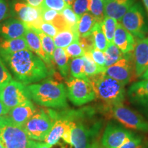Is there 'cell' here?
<instances>
[{
    "instance_id": "bcb514c9",
    "label": "cell",
    "mask_w": 148,
    "mask_h": 148,
    "mask_svg": "<svg viewBox=\"0 0 148 148\" xmlns=\"http://www.w3.org/2000/svg\"><path fill=\"white\" fill-rule=\"evenodd\" d=\"M88 148H107L101 143L100 140H94L92 143L90 144Z\"/></svg>"
},
{
    "instance_id": "ac0fdd59",
    "label": "cell",
    "mask_w": 148,
    "mask_h": 148,
    "mask_svg": "<svg viewBox=\"0 0 148 148\" xmlns=\"http://www.w3.org/2000/svg\"><path fill=\"white\" fill-rule=\"evenodd\" d=\"M38 109L31 100H28L17 106L10 109L7 116L14 124L22 127L30 119Z\"/></svg>"
},
{
    "instance_id": "60d3db41",
    "label": "cell",
    "mask_w": 148,
    "mask_h": 148,
    "mask_svg": "<svg viewBox=\"0 0 148 148\" xmlns=\"http://www.w3.org/2000/svg\"><path fill=\"white\" fill-rule=\"evenodd\" d=\"M12 17L8 0H0V22Z\"/></svg>"
},
{
    "instance_id": "f907efd6",
    "label": "cell",
    "mask_w": 148,
    "mask_h": 148,
    "mask_svg": "<svg viewBox=\"0 0 148 148\" xmlns=\"http://www.w3.org/2000/svg\"><path fill=\"white\" fill-rule=\"evenodd\" d=\"M142 79H148V69H147L145 73L143 74V75L141 76Z\"/></svg>"
},
{
    "instance_id": "4fadbf2b",
    "label": "cell",
    "mask_w": 148,
    "mask_h": 148,
    "mask_svg": "<svg viewBox=\"0 0 148 148\" xmlns=\"http://www.w3.org/2000/svg\"><path fill=\"white\" fill-rule=\"evenodd\" d=\"M133 73H134L132 51L124 53L121 59L112 65L106 67L104 73L125 86L130 82Z\"/></svg>"
},
{
    "instance_id": "4316f807",
    "label": "cell",
    "mask_w": 148,
    "mask_h": 148,
    "mask_svg": "<svg viewBox=\"0 0 148 148\" xmlns=\"http://www.w3.org/2000/svg\"><path fill=\"white\" fill-rule=\"evenodd\" d=\"M104 54L106 57V67L114 64L124 56V53L113 42L108 43Z\"/></svg>"
},
{
    "instance_id": "ffe728a7",
    "label": "cell",
    "mask_w": 148,
    "mask_h": 148,
    "mask_svg": "<svg viewBox=\"0 0 148 148\" xmlns=\"http://www.w3.org/2000/svg\"><path fill=\"white\" fill-rule=\"evenodd\" d=\"M135 1L136 0H109L104 5L105 15L115 18L120 22L123 16Z\"/></svg>"
},
{
    "instance_id": "30bf717a",
    "label": "cell",
    "mask_w": 148,
    "mask_h": 148,
    "mask_svg": "<svg viewBox=\"0 0 148 148\" xmlns=\"http://www.w3.org/2000/svg\"><path fill=\"white\" fill-rule=\"evenodd\" d=\"M85 116V115H84ZM84 116L74 120L70 125L69 145L73 148H88L92 140L99 130V123L89 126L82 119Z\"/></svg>"
},
{
    "instance_id": "ee69618b",
    "label": "cell",
    "mask_w": 148,
    "mask_h": 148,
    "mask_svg": "<svg viewBox=\"0 0 148 148\" xmlns=\"http://www.w3.org/2000/svg\"><path fill=\"white\" fill-rule=\"evenodd\" d=\"M22 1L27 3V4L32 5L33 7L39 8L41 5L43 0H22Z\"/></svg>"
},
{
    "instance_id": "816d5d0a",
    "label": "cell",
    "mask_w": 148,
    "mask_h": 148,
    "mask_svg": "<svg viewBox=\"0 0 148 148\" xmlns=\"http://www.w3.org/2000/svg\"><path fill=\"white\" fill-rule=\"evenodd\" d=\"M2 88H3V86H1V85L0 84V96H1V90H2Z\"/></svg>"
},
{
    "instance_id": "b9f144b4",
    "label": "cell",
    "mask_w": 148,
    "mask_h": 148,
    "mask_svg": "<svg viewBox=\"0 0 148 148\" xmlns=\"http://www.w3.org/2000/svg\"><path fill=\"white\" fill-rule=\"evenodd\" d=\"M36 30H39L42 33H44V34L52 37V38H53L59 32L58 29L53 24L45 21H42L40 23L39 27H38V29H36Z\"/></svg>"
},
{
    "instance_id": "7bdbcfd3",
    "label": "cell",
    "mask_w": 148,
    "mask_h": 148,
    "mask_svg": "<svg viewBox=\"0 0 148 148\" xmlns=\"http://www.w3.org/2000/svg\"><path fill=\"white\" fill-rule=\"evenodd\" d=\"M120 148H145V147L142 138L135 134Z\"/></svg>"
},
{
    "instance_id": "9a60e30c",
    "label": "cell",
    "mask_w": 148,
    "mask_h": 148,
    "mask_svg": "<svg viewBox=\"0 0 148 148\" xmlns=\"http://www.w3.org/2000/svg\"><path fill=\"white\" fill-rule=\"evenodd\" d=\"M129 101L148 114V79H143L130 86L127 90Z\"/></svg>"
},
{
    "instance_id": "e0dca14e",
    "label": "cell",
    "mask_w": 148,
    "mask_h": 148,
    "mask_svg": "<svg viewBox=\"0 0 148 148\" xmlns=\"http://www.w3.org/2000/svg\"><path fill=\"white\" fill-rule=\"evenodd\" d=\"M27 29V25L18 18H8L0 22V38L12 39L24 37Z\"/></svg>"
},
{
    "instance_id": "6da1fadb",
    "label": "cell",
    "mask_w": 148,
    "mask_h": 148,
    "mask_svg": "<svg viewBox=\"0 0 148 148\" xmlns=\"http://www.w3.org/2000/svg\"><path fill=\"white\" fill-rule=\"evenodd\" d=\"M0 56L16 80L26 86L47 78L53 73L44 61L30 50L0 53Z\"/></svg>"
},
{
    "instance_id": "7a4b0ae2",
    "label": "cell",
    "mask_w": 148,
    "mask_h": 148,
    "mask_svg": "<svg viewBox=\"0 0 148 148\" xmlns=\"http://www.w3.org/2000/svg\"><path fill=\"white\" fill-rule=\"evenodd\" d=\"M31 99L39 106L62 109L68 106L66 87L62 82L45 78L38 83L27 86Z\"/></svg>"
},
{
    "instance_id": "1f68e13d",
    "label": "cell",
    "mask_w": 148,
    "mask_h": 148,
    "mask_svg": "<svg viewBox=\"0 0 148 148\" xmlns=\"http://www.w3.org/2000/svg\"><path fill=\"white\" fill-rule=\"evenodd\" d=\"M36 32L38 33V36H40V40H41V44L42 47L43 48V50L45 51V52L47 53L49 59L53 61V52H54L56 49V46L53 42V39L52 37L48 36V35L44 34L42 32H40L39 30H36V29H34Z\"/></svg>"
},
{
    "instance_id": "f5cc1de1",
    "label": "cell",
    "mask_w": 148,
    "mask_h": 148,
    "mask_svg": "<svg viewBox=\"0 0 148 148\" xmlns=\"http://www.w3.org/2000/svg\"><path fill=\"white\" fill-rule=\"evenodd\" d=\"M0 148H4V147H3V145H2V143H1V141H0Z\"/></svg>"
},
{
    "instance_id": "7dc6e473",
    "label": "cell",
    "mask_w": 148,
    "mask_h": 148,
    "mask_svg": "<svg viewBox=\"0 0 148 148\" xmlns=\"http://www.w3.org/2000/svg\"><path fill=\"white\" fill-rule=\"evenodd\" d=\"M51 146L45 143H37L36 148H51Z\"/></svg>"
},
{
    "instance_id": "8d00e7d4",
    "label": "cell",
    "mask_w": 148,
    "mask_h": 148,
    "mask_svg": "<svg viewBox=\"0 0 148 148\" xmlns=\"http://www.w3.org/2000/svg\"><path fill=\"white\" fill-rule=\"evenodd\" d=\"M66 6L64 0H43L40 7L61 12Z\"/></svg>"
},
{
    "instance_id": "8992f818",
    "label": "cell",
    "mask_w": 148,
    "mask_h": 148,
    "mask_svg": "<svg viewBox=\"0 0 148 148\" xmlns=\"http://www.w3.org/2000/svg\"><path fill=\"white\" fill-rule=\"evenodd\" d=\"M67 98L73 104L81 106L90 103L96 98L89 78H77L69 77L66 81Z\"/></svg>"
},
{
    "instance_id": "681fc988",
    "label": "cell",
    "mask_w": 148,
    "mask_h": 148,
    "mask_svg": "<svg viewBox=\"0 0 148 148\" xmlns=\"http://www.w3.org/2000/svg\"><path fill=\"white\" fill-rule=\"evenodd\" d=\"M143 3L144 6H145V10L147 11L148 14V0H143Z\"/></svg>"
},
{
    "instance_id": "9c48e42d",
    "label": "cell",
    "mask_w": 148,
    "mask_h": 148,
    "mask_svg": "<svg viewBox=\"0 0 148 148\" xmlns=\"http://www.w3.org/2000/svg\"><path fill=\"white\" fill-rule=\"evenodd\" d=\"M84 115V110H64L62 112L54 110V122L44 142L51 147L56 145L62 138L64 133L69 128L71 122Z\"/></svg>"
},
{
    "instance_id": "db71d44e",
    "label": "cell",
    "mask_w": 148,
    "mask_h": 148,
    "mask_svg": "<svg viewBox=\"0 0 148 148\" xmlns=\"http://www.w3.org/2000/svg\"><path fill=\"white\" fill-rule=\"evenodd\" d=\"M101 1H103V2H104V3H106V2H107V1H109V0H101Z\"/></svg>"
},
{
    "instance_id": "f6af8a7d",
    "label": "cell",
    "mask_w": 148,
    "mask_h": 148,
    "mask_svg": "<svg viewBox=\"0 0 148 148\" xmlns=\"http://www.w3.org/2000/svg\"><path fill=\"white\" fill-rule=\"evenodd\" d=\"M9 109L3 104V103L0 100V116L7 115L9 112Z\"/></svg>"
},
{
    "instance_id": "7c38bea8",
    "label": "cell",
    "mask_w": 148,
    "mask_h": 148,
    "mask_svg": "<svg viewBox=\"0 0 148 148\" xmlns=\"http://www.w3.org/2000/svg\"><path fill=\"white\" fill-rule=\"evenodd\" d=\"M31 99L26 85L14 79L3 86L0 96V100L9 110Z\"/></svg>"
},
{
    "instance_id": "f546056e",
    "label": "cell",
    "mask_w": 148,
    "mask_h": 148,
    "mask_svg": "<svg viewBox=\"0 0 148 148\" xmlns=\"http://www.w3.org/2000/svg\"><path fill=\"white\" fill-rule=\"evenodd\" d=\"M69 71L71 76L77 78H86L84 70V60L82 57L72 58L69 63Z\"/></svg>"
},
{
    "instance_id": "5b68a950",
    "label": "cell",
    "mask_w": 148,
    "mask_h": 148,
    "mask_svg": "<svg viewBox=\"0 0 148 148\" xmlns=\"http://www.w3.org/2000/svg\"><path fill=\"white\" fill-rule=\"evenodd\" d=\"M54 122V110L38 109L22 126L27 136L36 141H45Z\"/></svg>"
},
{
    "instance_id": "4dcf8cb0",
    "label": "cell",
    "mask_w": 148,
    "mask_h": 148,
    "mask_svg": "<svg viewBox=\"0 0 148 148\" xmlns=\"http://www.w3.org/2000/svg\"><path fill=\"white\" fill-rule=\"evenodd\" d=\"M104 5V2L101 0H91L90 1L88 12L95 17L97 23H101L106 16Z\"/></svg>"
},
{
    "instance_id": "277c9868",
    "label": "cell",
    "mask_w": 148,
    "mask_h": 148,
    "mask_svg": "<svg viewBox=\"0 0 148 148\" xmlns=\"http://www.w3.org/2000/svg\"><path fill=\"white\" fill-rule=\"evenodd\" d=\"M0 141L4 148H36L37 144L6 115L0 116Z\"/></svg>"
},
{
    "instance_id": "c3c4849f",
    "label": "cell",
    "mask_w": 148,
    "mask_h": 148,
    "mask_svg": "<svg viewBox=\"0 0 148 148\" xmlns=\"http://www.w3.org/2000/svg\"><path fill=\"white\" fill-rule=\"evenodd\" d=\"M64 1H65L66 5H68V6H72V5H73V3L74 1H75V0H64Z\"/></svg>"
},
{
    "instance_id": "d590c367",
    "label": "cell",
    "mask_w": 148,
    "mask_h": 148,
    "mask_svg": "<svg viewBox=\"0 0 148 148\" xmlns=\"http://www.w3.org/2000/svg\"><path fill=\"white\" fill-rule=\"evenodd\" d=\"M90 1L91 0H75L71 8L75 13L81 17L82 14L89 11Z\"/></svg>"
},
{
    "instance_id": "cb8c5ba5",
    "label": "cell",
    "mask_w": 148,
    "mask_h": 148,
    "mask_svg": "<svg viewBox=\"0 0 148 148\" xmlns=\"http://www.w3.org/2000/svg\"><path fill=\"white\" fill-rule=\"evenodd\" d=\"M69 58L63 48L56 47L53 55V63L63 77L68 76L69 72Z\"/></svg>"
},
{
    "instance_id": "e575fe53",
    "label": "cell",
    "mask_w": 148,
    "mask_h": 148,
    "mask_svg": "<svg viewBox=\"0 0 148 148\" xmlns=\"http://www.w3.org/2000/svg\"><path fill=\"white\" fill-rule=\"evenodd\" d=\"M66 54L68 55L69 58H75L78 57H82L85 54V51L83 49L82 46L80 45L78 40H75L72 42L71 44L66 47L65 49Z\"/></svg>"
},
{
    "instance_id": "7402d4cb",
    "label": "cell",
    "mask_w": 148,
    "mask_h": 148,
    "mask_svg": "<svg viewBox=\"0 0 148 148\" xmlns=\"http://www.w3.org/2000/svg\"><path fill=\"white\" fill-rule=\"evenodd\" d=\"M22 50H30L24 37L12 39L0 38V53H14Z\"/></svg>"
},
{
    "instance_id": "2e32d148",
    "label": "cell",
    "mask_w": 148,
    "mask_h": 148,
    "mask_svg": "<svg viewBox=\"0 0 148 148\" xmlns=\"http://www.w3.org/2000/svg\"><path fill=\"white\" fill-rule=\"evenodd\" d=\"M134 73L141 77L148 69V36L138 39L132 51Z\"/></svg>"
},
{
    "instance_id": "52a82bcc",
    "label": "cell",
    "mask_w": 148,
    "mask_h": 148,
    "mask_svg": "<svg viewBox=\"0 0 148 148\" xmlns=\"http://www.w3.org/2000/svg\"><path fill=\"white\" fill-rule=\"evenodd\" d=\"M109 113L111 117L119 122L127 129L148 132V121L136 111L128 107L125 106L123 103L108 106Z\"/></svg>"
},
{
    "instance_id": "f35d334b",
    "label": "cell",
    "mask_w": 148,
    "mask_h": 148,
    "mask_svg": "<svg viewBox=\"0 0 148 148\" xmlns=\"http://www.w3.org/2000/svg\"><path fill=\"white\" fill-rule=\"evenodd\" d=\"M78 41L85 52L90 51L95 48V42H94L93 36L92 34L84 36H79Z\"/></svg>"
},
{
    "instance_id": "44dd1931",
    "label": "cell",
    "mask_w": 148,
    "mask_h": 148,
    "mask_svg": "<svg viewBox=\"0 0 148 148\" xmlns=\"http://www.w3.org/2000/svg\"><path fill=\"white\" fill-rule=\"evenodd\" d=\"M113 43L115 44L123 53H127L133 51L136 41L132 34L119 22L114 32Z\"/></svg>"
},
{
    "instance_id": "ab89813d",
    "label": "cell",
    "mask_w": 148,
    "mask_h": 148,
    "mask_svg": "<svg viewBox=\"0 0 148 148\" xmlns=\"http://www.w3.org/2000/svg\"><path fill=\"white\" fill-rule=\"evenodd\" d=\"M91 56L92 60L95 61V62L97 65L102 68L106 67V57H105L104 52L99 49H96L95 47L94 49H92L91 51H89Z\"/></svg>"
},
{
    "instance_id": "3957f363",
    "label": "cell",
    "mask_w": 148,
    "mask_h": 148,
    "mask_svg": "<svg viewBox=\"0 0 148 148\" xmlns=\"http://www.w3.org/2000/svg\"><path fill=\"white\" fill-rule=\"evenodd\" d=\"M96 98L107 106L123 103L126 95L125 85L104 73L88 77Z\"/></svg>"
},
{
    "instance_id": "83f0119b",
    "label": "cell",
    "mask_w": 148,
    "mask_h": 148,
    "mask_svg": "<svg viewBox=\"0 0 148 148\" xmlns=\"http://www.w3.org/2000/svg\"><path fill=\"white\" fill-rule=\"evenodd\" d=\"M91 34L93 36L95 47L104 52L108 45V42L106 39L104 33L103 32L102 29H101V23H97L95 24L92 29Z\"/></svg>"
},
{
    "instance_id": "f1b7e54d",
    "label": "cell",
    "mask_w": 148,
    "mask_h": 148,
    "mask_svg": "<svg viewBox=\"0 0 148 148\" xmlns=\"http://www.w3.org/2000/svg\"><path fill=\"white\" fill-rule=\"evenodd\" d=\"M118 23L119 22L116 21L115 18L106 16L101 23V29L106 36L108 43L113 42L114 32H115Z\"/></svg>"
},
{
    "instance_id": "ba28073f",
    "label": "cell",
    "mask_w": 148,
    "mask_h": 148,
    "mask_svg": "<svg viewBox=\"0 0 148 148\" xmlns=\"http://www.w3.org/2000/svg\"><path fill=\"white\" fill-rule=\"evenodd\" d=\"M119 23L134 37L142 39L147 36L148 26L144 9L139 2L134 3Z\"/></svg>"
},
{
    "instance_id": "8fae6325",
    "label": "cell",
    "mask_w": 148,
    "mask_h": 148,
    "mask_svg": "<svg viewBox=\"0 0 148 148\" xmlns=\"http://www.w3.org/2000/svg\"><path fill=\"white\" fill-rule=\"evenodd\" d=\"M12 17H16L23 22L28 28L38 29L42 19L39 8L33 7L22 0L9 1Z\"/></svg>"
},
{
    "instance_id": "836d02e7",
    "label": "cell",
    "mask_w": 148,
    "mask_h": 148,
    "mask_svg": "<svg viewBox=\"0 0 148 148\" xmlns=\"http://www.w3.org/2000/svg\"><path fill=\"white\" fill-rule=\"evenodd\" d=\"M40 9L42 21L53 24L54 26L58 24L62 18V14L58 11L41 7H40Z\"/></svg>"
},
{
    "instance_id": "d4e9b609",
    "label": "cell",
    "mask_w": 148,
    "mask_h": 148,
    "mask_svg": "<svg viewBox=\"0 0 148 148\" xmlns=\"http://www.w3.org/2000/svg\"><path fill=\"white\" fill-rule=\"evenodd\" d=\"M97 22L96 19L89 12H86L81 16L77 25L79 36H84L91 34L94 26Z\"/></svg>"
},
{
    "instance_id": "74e56055",
    "label": "cell",
    "mask_w": 148,
    "mask_h": 148,
    "mask_svg": "<svg viewBox=\"0 0 148 148\" xmlns=\"http://www.w3.org/2000/svg\"><path fill=\"white\" fill-rule=\"evenodd\" d=\"M12 79V74L10 73L0 56V84L3 86Z\"/></svg>"
},
{
    "instance_id": "d6a6232c",
    "label": "cell",
    "mask_w": 148,
    "mask_h": 148,
    "mask_svg": "<svg viewBox=\"0 0 148 148\" xmlns=\"http://www.w3.org/2000/svg\"><path fill=\"white\" fill-rule=\"evenodd\" d=\"M60 12L68 27L70 29H77V25L80 17L75 13L71 7L66 5Z\"/></svg>"
},
{
    "instance_id": "d6986e66",
    "label": "cell",
    "mask_w": 148,
    "mask_h": 148,
    "mask_svg": "<svg viewBox=\"0 0 148 148\" xmlns=\"http://www.w3.org/2000/svg\"><path fill=\"white\" fill-rule=\"evenodd\" d=\"M24 38L26 40L30 51H32L33 53L38 56L40 59H42L44 61V62L47 64L48 67L49 68V69L51 70L53 67V62L49 59L47 53L43 50V48L42 47L41 40H40V36H38V33L33 29L27 27L26 32L24 35Z\"/></svg>"
},
{
    "instance_id": "484cf974",
    "label": "cell",
    "mask_w": 148,
    "mask_h": 148,
    "mask_svg": "<svg viewBox=\"0 0 148 148\" xmlns=\"http://www.w3.org/2000/svg\"><path fill=\"white\" fill-rule=\"evenodd\" d=\"M82 58L84 60V73L88 77L105 72L106 69L101 67L95 63V61L92 60L89 51L85 52V54L84 56H82Z\"/></svg>"
},
{
    "instance_id": "603a6c76",
    "label": "cell",
    "mask_w": 148,
    "mask_h": 148,
    "mask_svg": "<svg viewBox=\"0 0 148 148\" xmlns=\"http://www.w3.org/2000/svg\"><path fill=\"white\" fill-rule=\"evenodd\" d=\"M79 37V35L77 29L68 28L59 31L53 39L56 47L65 49L73 42L78 40Z\"/></svg>"
},
{
    "instance_id": "5bb4252c",
    "label": "cell",
    "mask_w": 148,
    "mask_h": 148,
    "mask_svg": "<svg viewBox=\"0 0 148 148\" xmlns=\"http://www.w3.org/2000/svg\"><path fill=\"white\" fill-rule=\"evenodd\" d=\"M134 135L126 127L109 123L103 131L100 141L107 148H120Z\"/></svg>"
}]
</instances>
